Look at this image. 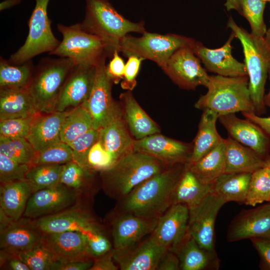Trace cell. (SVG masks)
Returning a JSON list of instances; mask_svg holds the SVG:
<instances>
[{"label": "cell", "mask_w": 270, "mask_h": 270, "mask_svg": "<svg viewBox=\"0 0 270 270\" xmlns=\"http://www.w3.org/2000/svg\"><path fill=\"white\" fill-rule=\"evenodd\" d=\"M189 214L185 204L172 205L158 218L150 236L165 249L172 251L187 232Z\"/></svg>", "instance_id": "ffe728a7"}, {"label": "cell", "mask_w": 270, "mask_h": 270, "mask_svg": "<svg viewBox=\"0 0 270 270\" xmlns=\"http://www.w3.org/2000/svg\"><path fill=\"white\" fill-rule=\"evenodd\" d=\"M80 24L84 30L105 43L110 58L115 51L120 52V43L125 36L146 32L143 22L127 20L108 0H86L85 16Z\"/></svg>", "instance_id": "3957f363"}, {"label": "cell", "mask_w": 270, "mask_h": 270, "mask_svg": "<svg viewBox=\"0 0 270 270\" xmlns=\"http://www.w3.org/2000/svg\"><path fill=\"white\" fill-rule=\"evenodd\" d=\"M234 38L232 31L228 40L220 48H209L196 41L192 49L205 69L210 72L224 76H248L244 63L238 62L232 56V42Z\"/></svg>", "instance_id": "9a60e30c"}, {"label": "cell", "mask_w": 270, "mask_h": 270, "mask_svg": "<svg viewBox=\"0 0 270 270\" xmlns=\"http://www.w3.org/2000/svg\"><path fill=\"white\" fill-rule=\"evenodd\" d=\"M36 6L28 20L29 31L24 44L8 60L14 64L30 60L42 53L54 50L59 45L53 34L47 8L50 0H35Z\"/></svg>", "instance_id": "9c48e42d"}, {"label": "cell", "mask_w": 270, "mask_h": 270, "mask_svg": "<svg viewBox=\"0 0 270 270\" xmlns=\"http://www.w3.org/2000/svg\"><path fill=\"white\" fill-rule=\"evenodd\" d=\"M227 26L234 32L242 44L255 113L262 114L266 112L264 88L270 65V47L264 37L248 32L238 26L232 17L228 18Z\"/></svg>", "instance_id": "277c9868"}, {"label": "cell", "mask_w": 270, "mask_h": 270, "mask_svg": "<svg viewBox=\"0 0 270 270\" xmlns=\"http://www.w3.org/2000/svg\"><path fill=\"white\" fill-rule=\"evenodd\" d=\"M252 174L224 173L211 184L210 192L222 198L226 202L244 203Z\"/></svg>", "instance_id": "836d02e7"}, {"label": "cell", "mask_w": 270, "mask_h": 270, "mask_svg": "<svg viewBox=\"0 0 270 270\" xmlns=\"http://www.w3.org/2000/svg\"><path fill=\"white\" fill-rule=\"evenodd\" d=\"M220 124L230 137L266 158L270 148V136L249 120L238 118L235 114L219 116Z\"/></svg>", "instance_id": "7402d4cb"}, {"label": "cell", "mask_w": 270, "mask_h": 270, "mask_svg": "<svg viewBox=\"0 0 270 270\" xmlns=\"http://www.w3.org/2000/svg\"><path fill=\"white\" fill-rule=\"evenodd\" d=\"M35 116L0 120V136L26 138Z\"/></svg>", "instance_id": "c3c4849f"}, {"label": "cell", "mask_w": 270, "mask_h": 270, "mask_svg": "<svg viewBox=\"0 0 270 270\" xmlns=\"http://www.w3.org/2000/svg\"><path fill=\"white\" fill-rule=\"evenodd\" d=\"M66 112L38 113L34 116L26 139L36 152L61 142L60 131Z\"/></svg>", "instance_id": "484cf974"}, {"label": "cell", "mask_w": 270, "mask_h": 270, "mask_svg": "<svg viewBox=\"0 0 270 270\" xmlns=\"http://www.w3.org/2000/svg\"><path fill=\"white\" fill-rule=\"evenodd\" d=\"M76 66L69 58L40 62L28 88L38 113L56 111L58 98L68 76Z\"/></svg>", "instance_id": "8992f818"}, {"label": "cell", "mask_w": 270, "mask_h": 270, "mask_svg": "<svg viewBox=\"0 0 270 270\" xmlns=\"http://www.w3.org/2000/svg\"><path fill=\"white\" fill-rule=\"evenodd\" d=\"M118 53V51L114 52L108 64L106 66L108 76L115 84H118L122 80L126 64Z\"/></svg>", "instance_id": "816d5d0a"}, {"label": "cell", "mask_w": 270, "mask_h": 270, "mask_svg": "<svg viewBox=\"0 0 270 270\" xmlns=\"http://www.w3.org/2000/svg\"><path fill=\"white\" fill-rule=\"evenodd\" d=\"M0 153L18 162L30 166L36 152L25 138L0 136Z\"/></svg>", "instance_id": "b9f144b4"}, {"label": "cell", "mask_w": 270, "mask_h": 270, "mask_svg": "<svg viewBox=\"0 0 270 270\" xmlns=\"http://www.w3.org/2000/svg\"><path fill=\"white\" fill-rule=\"evenodd\" d=\"M21 0H6L0 2V10H3L6 9L10 8L14 6L18 5Z\"/></svg>", "instance_id": "91938a15"}, {"label": "cell", "mask_w": 270, "mask_h": 270, "mask_svg": "<svg viewBox=\"0 0 270 270\" xmlns=\"http://www.w3.org/2000/svg\"></svg>", "instance_id": "03108f58"}, {"label": "cell", "mask_w": 270, "mask_h": 270, "mask_svg": "<svg viewBox=\"0 0 270 270\" xmlns=\"http://www.w3.org/2000/svg\"><path fill=\"white\" fill-rule=\"evenodd\" d=\"M219 116L210 109L203 110L188 164H192L218 146L223 138L216 126Z\"/></svg>", "instance_id": "4dcf8cb0"}, {"label": "cell", "mask_w": 270, "mask_h": 270, "mask_svg": "<svg viewBox=\"0 0 270 270\" xmlns=\"http://www.w3.org/2000/svg\"><path fill=\"white\" fill-rule=\"evenodd\" d=\"M166 250L150 236L128 248H113V258L121 270H156Z\"/></svg>", "instance_id": "d6986e66"}, {"label": "cell", "mask_w": 270, "mask_h": 270, "mask_svg": "<svg viewBox=\"0 0 270 270\" xmlns=\"http://www.w3.org/2000/svg\"><path fill=\"white\" fill-rule=\"evenodd\" d=\"M74 161L72 149L62 141L36 153L30 166L40 164H64Z\"/></svg>", "instance_id": "7bdbcfd3"}, {"label": "cell", "mask_w": 270, "mask_h": 270, "mask_svg": "<svg viewBox=\"0 0 270 270\" xmlns=\"http://www.w3.org/2000/svg\"><path fill=\"white\" fill-rule=\"evenodd\" d=\"M32 194L25 180L0 184V209L12 220H18L23 216Z\"/></svg>", "instance_id": "1f68e13d"}, {"label": "cell", "mask_w": 270, "mask_h": 270, "mask_svg": "<svg viewBox=\"0 0 270 270\" xmlns=\"http://www.w3.org/2000/svg\"><path fill=\"white\" fill-rule=\"evenodd\" d=\"M64 164H40L30 166L25 180L32 194L60 183Z\"/></svg>", "instance_id": "f35d334b"}, {"label": "cell", "mask_w": 270, "mask_h": 270, "mask_svg": "<svg viewBox=\"0 0 270 270\" xmlns=\"http://www.w3.org/2000/svg\"><path fill=\"white\" fill-rule=\"evenodd\" d=\"M106 58H102L96 66L91 93L88 100L82 104L92 118L93 128L98 130L104 126L119 107L112 96L113 82L106 72Z\"/></svg>", "instance_id": "4fadbf2b"}, {"label": "cell", "mask_w": 270, "mask_h": 270, "mask_svg": "<svg viewBox=\"0 0 270 270\" xmlns=\"http://www.w3.org/2000/svg\"><path fill=\"white\" fill-rule=\"evenodd\" d=\"M38 113L28 88H0V120L34 116Z\"/></svg>", "instance_id": "f546056e"}, {"label": "cell", "mask_w": 270, "mask_h": 270, "mask_svg": "<svg viewBox=\"0 0 270 270\" xmlns=\"http://www.w3.org/2000/svg\"><path fill=\"white\" fill-rule=\"evenodd\" d=\"M92 128V119L88 110L82 104L66 112L60 131V140L69 144Z\"/></svg>", "instance_id": "8d00e7d4"}, {"label": "cell", "mask_w": 270, "mask_h": 270, "mask_svg": "<svg viewBox=\"0 0 270 270\" xmlns=\"http://www.w3.org/2000/svg\"><path fill=\"white\" fill-rule=\"evenodd\" d=\"M170 166L132 150L102 172V188L108 196L118 201L140 184Z\"/></svg>", "instance_id": "7a4b0ae2"}, {"label": "cell", "mask_w": 270, "mask_h": 270, "mask_svg": "<svg viewBox=\"0 0 270 270\" xmlns=\"http://www.w3.org/2000/svg\"><path fill=\"white\" fill-rule=\"evenodd\" d=\"M248 76H210L208 91L194 104L198 109H210L219 116L238 112H255Z\"/></svg>", "instance_id": "5b68a950"}, {"label": "cell", "mask_w": 270, "mask_h": 270, "mask_svg": "<svg viewBox=\"0 0 270 270\" xmlns=\"http://www.w3.org/2000/svg\"><path fill=\"white\" fill-rule=\"evenodd\" d=\"M158 220L114 212L111 222L113 248L123 250L141 241L152 232Z\"/></svg>", "instance_id": "2e32d148"}, {"label": "cell", "mask_w": 270, "mask_h": 270, "mask_svg": "<svg viewBox=\"0 0 270 270\" xmlns=\"http://www.w3.org/2000/svg\"><path fill=\"white\" fill-rule=\"evenodd\" d=\"M180 270V266L178 256L174 252L166 250L156 270Z\"/></svg>", "instance_id": "6f0895ef"}, {"label": "cell", "mask_w": 270, "mask_h": 270, "mask_svg": "<svg viewBox=\"0 0 270 270\" xmlns=\"http://www.w3.org/2000/svg\"><path fill=\"white\" fill-rule=\"evenodd\" d=\"M188 164L170 166L148 178L118 201L114 212L159 218L172 205L174 189Z\"/></svg>", "instance_id": "6da1fadb"}, {"label": "cell", "mask_w": 270, "mask_h": 270, "mask_svg": "<svg viewBox=\"0 0 270 270\" xmlns=\"http://www.w3.org/2000/svg\"><path fill=\"white\" fill-rule=\"evenodd\" d=\"M268 74L269 75V79L270 80V65L268 68ZM264 100L266 106L270 107V88L268 92L265 94Z\"/></svg>", "instance_id": "94428289"}, {"label": "cell", "mask_w": 270, "mask_h": 270, "mask_svg": "<svg viewBox=\"0 0 270 270\" xmlns=\"http://www.w3.org/2000/svg\"><path fill=\"white\" fill-rule=\"evenodd\" d=\"M82 196L76 190L59 183L32 193L23 216L36 219L56 214L76 205Z\"/></svg>", "instance_id": "8fae6325"}, {"label": "cell", "mask_w": 270, "mask_h": 270, "mask_svg": "<svg viewBox=\"0 0 270 270\" xmlns=\"http://www.w3.org/2000/svg\"><path fill=\"white\" fill-rule=\"evenodd\" d=\"M120 99L124 120L135 140L160 133L158 126L142 110L130 90L122 94Z\"/></svg>", "instance_id": "f1b7e54d"}, {"label": "cell", "mask_w": 270, "mask_h": 270, "mask_svg": "<svg viewBox=\"0 0 270 270\" xmlns=\"http://www.w3.org/2000/svg\"><path fill=\"white\" fill-rule=\"evenodd\" d=\"M226 203L222 198L210 192L196 206L189 210L188 232L202 248L212 252H216V218Z\"/></svg>", "instance_id": "30bf717a"}, {"label": "cell", "mask_w": 270, "mask_h": 270, "mask_svg": "<svg viewBox=\"0 0 270 270\" xmlns=\"http://www.w3.org/2000/svg\"><path fill=\"white\" fill-rule=\"evenodd\" d=\"M96 66L76 65L72 68L59 94L56 111L65 112L76 107L88 98L94 83Z\"/></svg>", "instance_id": "ac0fdd59"}, {"label": "cell", "mask_w": 270, "mask_h": 270, "mask_svg": "<svg viewBox=\"0 0 270 270\" xmlns=\"http://www.w3.org/2000/svg\"><path fill=\"white\" fill-rule=\"evenodd\" d=\"M94 172L72 161L64 164L60 183L76 190L82 195L89 194Z\"/></svg>", "instance_id": "60d3db41"}, {"label": "cell", "mask_w": 270, "mask_h": 270, "mask_svg": "<svg viewBox=\"0 0 270 270\" xmlns=\"http://www.w3.org/2000/svg\"><path fill=\"white\" fill-rule=\"evenodd\" d=\"M196 42L192 38L181 35L146 31L139 37L125 36L120 43V52L126 56L136 55L151 60L162 68L176 51L184 47L193 48Z\"/></svg>", "instance_id": "52a82bcc"}, {"label": "cell", "mask_w": 270, "mask_h": 270, "mask_svg": "<svg viewBox=\"0 0 270 270\" xmlns=\"http://www.w3.org/2000/svg\"><path fill=\"white\" fill-rule=\"evenodd\" d=\"M30 165L14 161L0 153V184L25 180Z\"/></svg>", "instance_id": "7dc6e473"}, {"label": "cell", "mask_w": 270, "mask_h": 270, "mask_svg": "<svg viewBox=\"0 0 270 270\" xmlns=\"http://www.w3.org/2000/svg\"><path fill=\"white\" fill-rule=\"evenodd\" d=\"M211 185L201 182L188 166L174 189L172 205L184 204L189 210L196 206L210 192Z\"/></svg>", "instance_id": "e575fe53"}, {"label": "cell", "mask_w": 270, "mask_h": 270, "mask_svg": "<svg viewBox=\"0 0 270 270\" xmlns=\"http://www.w3.org/2000/svg\"><path fill=\"white\" fill-rule=\"evenodd\" d=\"M259 254L264 266L270 270V238H258L250 239Z\"/></svg>", "instance_id": "db71d44e"}, {"label": "cell", "mask_w": 270, "mask_h": 270, "mask_svg": "<svg viewBox=\"0 0 270 270\" xmlns=\"http://www.w3.org/2000/svg\"><path fill=\"white\" fill-rule=\"evenodd\" d=\"M266 166L270 168V153L265 158ZM270 203V202H269Z\"/></svg>", "instance_id": "be15d7a7"}, {"label": "cell", "mask_w": 270, "mask_h": 270, "mask_svg": "<svg viewBox=\"0 0 270 270\" xmlns=\"http://www.w3.org/2000/svg\"><path fill=\"white\" fill-rule=\"evenodd\" d=\"M270 202V168L266 166L252 174L244 204L255 206Z\"/></svg>", "instance_id": "ab89813d"}, {"label": "cell", "mask_w": 270, "mask_h": 270, "mask_svg": "<svg viewBox=\"0 0 270 270\" xmlns=\"http://www.w3.org/2000/svg\"><path fill=\"white\" fill-rule=\"evenodd\" d=\"M270 238V203L241 211L231 222L227 232L229 242Z\"/></svg>", "instance_id": "e0dca14e"}, {"label": "cell", "mask_w": 270, "mask_h": 270, "mask_svg": "<svg viewBox=\"0 0 270 270\" xmlns=\"http://www.w3.org/2000/svg\"><path fill=\"white\" fill-rule=\"evenodd\" d=\"M266 2L262 0H230L224 6L228 10H236L249 22L251 34L264 37L266 27L264 20Z\"/></svg>", "instance_id": "d590c367"}, {"label": "cell", "mask_w": 270, "mask_h": 270, "mask_svg": "<svg viewBox=\"0 0 270 270\" xmlns=\"http://www.w3.org/2000/svg\"><path fill=\"white\" fill-rule=\"evenodd\" d=\"M62 40L50 55L71 59L76 65L96 66L104 57H110L106 45L98 36L84 30L80 23L69 26L58 24Z\"/></svg>", "instance_id": "ba28073f"}, {"label": "cell", "mask_w": 270, "mask_h": 270, "mask_svg": "<svg viewBox=\"0 0 270 270\" xmlns=\"http://www.w3.org/2000/svg\"><path fill=\"white\" fill-rule=\"evenodd\" d=\"M88 162L91 170L102 172L110 168L116 161L98 140L89 151Z\"/></svg>", "instance_id": "681fc988"}, {"label": "cell", "mask_w": 270, "mask_h": 270, "mask_svg": "<svg viewBox=\"0 0 270 270\" xmlns=\"http://www.w3.org/2000/svg\"><path fill=\"white\" fill-rule=\"evenodd\" d=\"M0 268L10 270H30L28 266L22 261L17 255L3 250L0 252Z\"/></svg>", "instance_id": "f5cc1de1"}, {"label": "cell", "mask_w": 270, "mask_h": 270, "mask_svg": "<svg viewBox=\"0 0 270 270\" xmlns=\"http://www.w3.org/2000/svg\"><path fill=\"white\" fill-rule=\"evenodd\" d=\"M98 138V130L92 128L68 144L72 152L74 161L84 168L91 170L88 162V154Z\"/></svg>", "instance_id": "bcb514c9"}, {"label": "cell", "mask_w": 270, "mask_h": 270, "mask_svg": "<svg viewBox=\"0 0 270 270\" xmlns=\"http://www.w3.org/2000/svg\"><path fill=\"white\" fill-rule=\"evenodd\" d=\"M42 236L34 219L22 216L0 228V250L18 256L40 242Z\"/></svg>", "instance_id": "44dd1931"}, {"label": "cell", "mask_w": 270, "mask_h": 270, "mask_svg": "<svg viewBox=\"0 0 270 270\" xmlns=\"http://www.w3.org/2000/svg\"><path fill=\"white\" fill-rule=\"evenodd\" d=\"M188 166L201 182L207 185L214 183L225 173V139L196 162L188 164Z\"/></svg>", "instance_id": "d6a6232c"}, {"label": "cell", "mask_w": 270, "mask_h": 270, "mask_svg": "<svg viewBox=\"0 0 270 270\" xmlns=\"http://www.w3.org/2000/svg\"><path fill=\"white\" fill-rule=\"evenodd\" d=\"M87 250L90 256L96 258L110 252L113 245L98 223L82 231Z\"/></svg>", "instance_id": "ee69618b"}, {"label": "cell", "mask_w": 270, "mask_h": 270, "mask_svg": "<svg viewBox=\"0 0 270 270\" xmlns=\"http://www.w3.org/2000/svg\"><path fill=\"white\" fill-rule=\"evenodd\" d=\"M128 58L121 87L124 90L131 91L136 86V78L142 61L144 59L136 55H130Z\"/></svg>", "instance_id": "f907efd6"}, {"label": "cell", "mask_w": 270, "mask_h": 270, "mask_svg": "<svg viewBox=\"0 0 270 270\" xmlns=\"http://www.w3.org/2000/svg\"><path fill=\"white\" fill-rule=\"evenodd\" d=\"M172 251L178 258L180 270H207L219 268L220 260L216 252L202 248L188 231Z\"/></svg>", "instance_id": "4316f807"}, {"label": "cell", "mask_w": 270, "mask_h": 270, "mask_svg": "<svg viewBox=\"0 0 270 270\" xmlns=\"http://www.w3.org/2000/svg\"><path fill=\"white\" fill-rule=\"evenodd\" d=\"M43 233H56L66 231L82 232L98 223L86 208L76 205L56 214L34 219Z\"/></svg>", "instance_id": "cb8c5ba5"}, {"label": "cell", "mask_w": 270, "mask_h": 270, "mask_svg": "<svg viewBox=\"0 0 270 270\" xmlns=\"http://www.w3.org/2000/svg\"><path fill=\"white\" fill-rule=\"evenodd\" d=\"M264 38L266 42L270 47V28L267 30Z\"/></svg>", "instance_id": "6125c7cd"}, {"label": "cell", "mask_w": 270, "mask_h": 270, "mask_svg": "<svg viewBox=\"0 0 270 270\" xmlns=\"http://www.w3.org/2000/svg\"><path fill=\"white\" fill-rule=\"evenodd\" d=\"M18 256L28 266L30 270H51L55 262L52 254L42 242L28 250L20 252Z\"/></svg>", "instance_id": "f6af8a7d"}, {"label": "cell", "mask_w": 270, "mask_h": 270, "mask_svg": "<svg viewBox=\"0 0 270 270\" xmlns=\"http://www.w3.org/2000/svg\"><path fill=\"white\" fill-rule=\"evenodd\" d=\"M192 48L184 47L176 51L162 70L180 88L194 90L208 82L210 76Z\"/></svg>", "instance_id": "7c38bea8"}, {"label": "cell", "mask_w": 270, "mask_h": 270, "mask_svg": "<svg viewBox=\"0 0 270 270\" xmlns=\"http://www.w3.org/2000/svg\"><path fill=\"white\" fill-rule=\"evenodd\" d=\"M192 144L176 140L158 134L135 140L133 150L159 160L168 166L188 163Z\"/></svg>", "instance_id": "5bb4252c"}, {"label": "cell", "mask_w": 270, "mask_h": 270, "mask_svg": "<svg viewBox=\"0 0 270 270\" xmlns=\"http://www.w3.org/2000/svg\"><path fill=\"white\" fill-rule=\"evenodd\" d=\"M266 2H270V0H262Z\"/></svg>", "instance_id": "e7e4bbea"}, {"label": "cell", "mask_w": 270, "mask_h": 270, "mask_svg": "<svg viewBox=\"0 0 270 270\" xmlns=\"http://www.w3.org/2000/svg\"><path fill=\"white\" fill-rule=\"evenodd\" d=\"M93 263L94 259L64 263L54 262L51 270H90Z\"/></svg>", "instance_id": "9f6ffc18"}, {"label": "cell", "mask_w": 270, "mask_h": 270, "mask_svg": "<svg viewBox=\"0 0 270 270\" xmlns=\"http://www.w3.org/2000/svg\"><path fill=\"white\" fill-rule=\"evenodd\" d=\"M31 60L20 64H14L0 57V88H28L33 76Z\"/></svg>", "instance_id": "74e56055"}, {"label": "cell", "mask_w": 270, "mask_h": 270, "mask_svg": "<svg viewBox=\"0 0 270 270\" xmlns=\"http://www.w3.org/2000/svg\"><path fill=\"white\" fill-rule=\"evenodd\" d=\"M242 113L245 118L258 125L270 136V116L262 117L254 112H242Z\"/></svg>", "instance_id": "680465c9"}, {"label": "cell", "mask_w": 270, "mask_h": 270, "mask_svg": "<svg viewBox=\"0 0 270 270\" xmlns=\"http://www.w3.org/2000/svg\"><path fill=\"white\" fill-rule=\"evenodd\" d=\"M119 269L113 258V249L101 256L94 258L90 270H117Z\"/></svg>", "instance_id": "11a10c76"}, {"label": "cell", "mask_w": 270, "mask_h": 270, "mask_svg": "<svg viewBox=\"0 0 270 270\" xmlns=\"http://www.w3.org/2000/svg\"><path fill=\"white\" fill-rule=\"evenodd\" d=\"M98 132V140L116 162L133 150L135 139L130 135L120 106Z\"/></svg>", "instance_id": "d4e9b609"}, {"label": "cell", "mask_w": 270, "mask_h": 270, "mask_svg": "<svg viewBox=\"0 0 270 270\" xmlns=\"http://www.w3.org/2000/svg\"><path fill=\"white\" fill-rule=\"evenodd\" d=\"M225 173L252 174L266 166L265 158L230 136L225 139Z\"/></svg>", "instance_id": "83f0119b"}, {"label": "cell", "mask_w": 270, "mask_h": 270, "mask_svg": "<svg viewBox=\"0 0 270 270\" xmlns=\"http://www.w3.org/2000/svg\"><path fill=\"white\" fill-rule=\"evenodd\" d=\"M42 242L55 262L64 263L94 259L88 253L80 232L43 233Z\"/></svg>", "instance_id": "603a6c76"}]
</instances>
